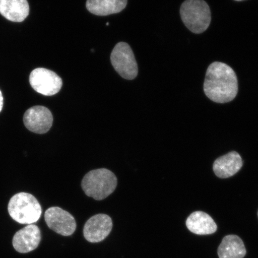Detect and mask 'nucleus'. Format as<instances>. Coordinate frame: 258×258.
<instances>
[{"label":"nucleus","instance_id":"nucleus-7","mask_svg":"<svg viewBox=\"0 0 258 258\" xmlns=\"http://www.w3.org/2000/svg\"><path fill=\"white\" fill-rule=\"evenodd\" d=\"M44 219L48 228L63 236H70L76 230L75 218L59 207L48 209L45 212Z\"/></svg>","mask_w":258,"mask_h":258},{"label":"nucleus","instance_id":"nucleus-16","mask_svg":"<svg viewBox=\"0 0 258 258\" xmlns=\"http://www.w3.org/2000/svg\"><path fill=\"white\" fill-rule=\"evenodd\" d=\"M3 106V96L1 90H0V112L2 111Z\"/></svg>","mask_w":258,"mask_h":258},{"label":"nucleus","instance_id":"nucleus-10","mask_svg":"<svg viewBox=\"0 0 258 258\" xmlns=\"http://www.w3.org/2000/svg\"><path fill=\"white\" fill-rule=\"evenodd\" d=\"M41 239L40 228L36 225L30 224L18 231L13 238V246L21 253L33 251L38 246Z\"/></svg>","mask_w":258,"mask_h":258},{"label":"nucleus","instance_id":"nucleus-9","mask_svg":"<svg viewBox=\"0 0 258 258\" xmlns=\"http://www.w3.org/2000/svg\"><path fill=\"white\" fill-rule=\"evenodd\" d=\"M112 228V221L108 215L98 214L90 218L84 227V236L90 243H99L107 237Z\"/></svg>","mask_w":258,"mask_h":258},{"label":"nucleus","instance_id":"nucleus-8","mask_svg":"<svg viewBox=\"0 0 258 258\" xmlns=\"http://www.w3.org/2000/svg\"><path fill=\"white\" fill-rule=\"evenodd\" d=\"M24 123L29 131L37 134L49 131L53 122L51 111L43 106H34L28 109L24 115Z\"/></svg>","mask_w":258,"mask_h":258},{"label":"nucleus","instance_id":"nucleus-11","mask_svg":"<svg viewBox=\"0 0 258 258\" xmlns=\"http://www.w3.org/2000/svg\"><path fill=\"white\" fill-rule=\"evenodd\" d=\"M243 166V161L239 154L232 151L215 160L213 169L215 175L220 178L233 176Z\"/></svg>","mask_w":258,"mask_h":258},{"label":"nucleus","instance_id":"nucleus-5","mask_svg":"<svg viewBox=\"0 0 258 258\" xmlns=\"http://www.w3.org/2000/svg\"><path fill=\"white\" fill-rule=\"evenodd\" d=\"M111 61L119 75L127 80H134L138 73V67L131 47L126 43L120 42L114 47L111 54Z\"/></svg>","mask_w":258,"mask_h":258},{"label":"nucleus","instance_id":"nucleus-12","mask_svg":"<svg viewBox=\"0 0 258 258\" xmlns=\"http://www.w3.org/2000/svg\"><path fill=\"white\" fill-rule=\"evenodd\" d=\"M188 230L198 235H208L215 233L217 225L211 216L205 212L197 211L189 216L186 221Z\"/></svg>","mask_w":258,"mask_h":258},{"label":"nucleus","instance_id":"nucleus-14","mask_svg":"<svg viewBox=\"0 0 258 258\" xmlns=\"http://www.w3.org/2000/svg\"><path fill=\"white\" fill-rule=\"evenodd\" d=\"M127 0H87L86 8L97 16L118 14L126 7Z\"/></svg>","mask_w":258,"mask_h":258},{"label":"nucleus","instance_id":"nucleus-6","mask_svg":"<svg viewBox=\"0 0 258 258\" xmlns=\"http://www.w3.org/2000/svg\"><path fill=\"white\" fill-rule=\"evenodd\" d=\"M30 83L35 91L44 96H53L60 91L62 79L52 71L38 68L32 71Z\"/></svg>","mask_w":258,"mask_h":258},{"label":"nucleus","instance_id":"nucleus-15","mask_svg":"<svg viewBox=\"0 0 258 258\" xmlns=\"http://www.w3.org/2000/svg\"><path fill=\"white\" fill-rule=\"evenodd\" d=\"M219 258H243L246 254L243 241L236 235L225 236L218 247Z\"/></svg>","mask_w":258,"mask_h":258},{"label":"nucleus","instance_id":"nucleus-3","mask_svg":"<svg viewBox=\"0 0 258 258\" xmlns=\"http://www.w3.org/2000/svg\"><path fill=\"white\" fill-rule=\"evenodd\" d=\"M10 216L21 224H33L41 217L40 203L31 194L19 192L13 196L8 205Z\"/></svg>","mask_w":258,"mask_h":258},{"label":"nucleus","instance_id":"nucleus-17","mask_svg":"<svg viewBox=\"0 0 258 258\" xmlns=\"http://www.w3.org/2000/svg\"><path fill=\"white\" fill-rule=\"evenodd\" d=\"M235 1L241 2V1H243V0H235Z\"/></svg>","mask_w":258,"mask_h":258},{"label":"nucleus","instance_id":"nucleus-13","mask_svg":"<svg viewBox=\"0 0 258 258\" xmlns=\"http://www.w3.org/2000/svg\"><path fill=\"white\" fill-rule=\"evenodd\" d=\"M30 13L27 0H0V14L8 20L21 22Z\"/></svg>","mask_w":258,"mask_h":258},{"label":"nucleus","instance_id":"nucleus-2","mask_svg":"<svg viewBox=\"0 0 258 258\" xmlns=\"http://www.w3.org/2000/svg\"><path fill=\"white\" fill-rule=\"evenodd\" d=\"M117 185V177L111 171L104 168L90 171L82 182L84 192L96 201L108 198L115 191Z\"/></svg>","mask_w":258,"mask_h":258},{"label":"nucleus","instance_id":"nucleus-18","mask_svg":"<svg viewBox=\"0 0 258 258\" xmlns=\"http://www.w3.org/2000/svg\"><path fill=\"white\" fill-rule=\"evenodd\" d=\"M257 215H258V213H257Z\"/></svg>","mask_w":258,"mask_h":258},{"label":"nucleus","instance_id":"nucleus-1","mask_svg":"<svg viewBox=\"0 0 258 258\" xmlns=\"http://www.w3.org/2000/svg\"><path fill=\"white\" fill-rule=\"evenodd\" d=\"M204 91L212 101L224 104L233 101L238 93V80L234 71L222 62L210 64L206 74Z\"/></svg>","mask_w":258,"mask_h":258},{"label":"nucleus","instance_id":"nucleus-4","mask_svg":"<svg viewBox=\"0 0 258 258\" xmlns=\"http://www.w3.org/2000/svg\"><path fill=\"white\" fill-rule=\"evenodd\" d=\"M183 24L195 34H201L209 27L211 12L204 0H186L180 10Z\"/></svg>","mask_w":258,"mask_h":258}]
</instances>
